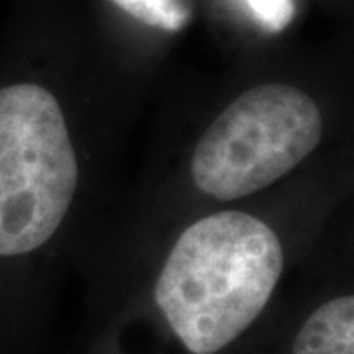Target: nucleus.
<instances>
[{
    "mask_svg": "<svg viewBox=\"0 0 354 354\" xmlns=\"http://www.w3.org/2000/svg\"><path fill=\"white\" fill-rule=\"evenodd\" d=\"M254 20L270 34H279L286 30L295 16L293 0H244Z\"/></svg>",
    "mask_w": 354,
    "mask_h": 354,
    "instance_id": "423d86ee",
    "label": "nucleus"
},
{
    "mask_svg": "<svg viewBox=\"0 0 354 354\" xmlns=\"http://www.w3.org/2000/svg\"><path fill=\"white\" fill-rule=\"evenodd\" d=\"M283 272V248L264 221L221 211L177 239L156 283V304L193 354H215L264 311Z\"/></svg>",
    "mask_w": 354,
    "mask_h": 354,
    "instance_id": "f257e3e1",
    "label": "nucleus"
},
{
    "mask_svg": "<svg viewBox=\"0 0 354 354\" xmlns=\"http://www.w3.org/2000/svg\"><path fill=\"white\" fill-rule=\"evenodd\" d=\"M130 16L152 28L177 32L191 20V12L183 0H113Z\"/></svg>",
    "mask_w": 354,
    "mask_h": 354,
    "instance_id": "39448f33",
    "label": "nucleus"
},
{
    "mask_svg": "<svg viewBox=\"0 0 354 354\" xmlns=\"http://www.w3.org/2000/svg\"><path fill=\"white\" fill-rule=\"evenodd\" d=\"M79 183V164L57 99L39 85L0 88V256L50 241Z\"/></svg>",
    "mask_w": 354,
    "mask_h": 354,
    "instance_id": "f03ea898",
    "label": "nucleus"
},
{
    "mask_svg": "<svg viewBox=\"0 0 354 354\" xmlns=\"http://www.w3.org/2000/svg\"><path fill=\"white\" fill-rule=\"evenodd\" d=\"M293 354H354V299H330L305 321Z\"/></svg>",
    "mask_w": 354,
    "mask_h": 354,
    "instance_id": "20e7f679",
    "label": "nucleus"
},
{
    "mask_svg": "<svg viewBox=\"0 0 354 354\" xmlns=\"http://www.w3.org/2000/svg\"><path fill=\"white\" fill-rule=\"evenodd\" d=\"M323 118L299 88L266 83L228 104L205 130L191 176L199 191L234 201L290 174L317 148Z\"/></svg>",
    "mask_w": 354,
    "mask_h": 354,
    "instance_id": "7ed1b4c3",
    "label": "nucleus"
}]
</instances>
